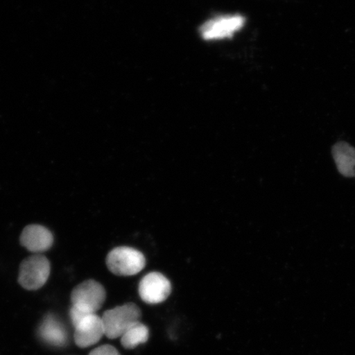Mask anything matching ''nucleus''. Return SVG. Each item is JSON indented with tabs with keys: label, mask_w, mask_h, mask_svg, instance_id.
<instances>
[{
	"label": "nucleus",
	"mask_w": 355,
	"mask_h": 355,
	"mask_svg": "<svg viewBox=\"0 0 355 355\" xmlns=\"http://www.w3.org/2000/svg\"><path fill=\"white\" fill-rule=\"evenodd\" d=\"M141 318L140 309L132 303L107 310L101 317L105 336L110 339H117L135 324L140 322Z\"/></svg>",
	"instance_id": "nucleus-1"
},
{
	"label": "nucleus",
	"mask_w": 355,
	"mask_h": 355,
	"mask_svg": "<svg viewBox=\"0 0 355 355\" xmlns=\"http://www.w3.org/2000/svg\"><path fill=\"white\" fill-rule=\"evenodd\" d=\"M111 272L117 276L130 277L139 273L145 268V257L139 250L130 247L114 248L106 259Z\"/></svg>",
	"instance_id": "nucleus-2"
},
{
	"label": "nucleus",
	"mask_w": 355,
	"mask_h": 355,
	"mask_svg": "<svg viewBox=\"0 0 355 355\" xmlns=\"http://www.w3.org/2000/svg\"><path fill=\"white\" fill-rule=\"evenodd\" d=\"M105 299V288L93 279L79 284L71 295L72 307L88 314L96 313L103 306Z\"/></svg>",
	"instance_id": "nucleus-3"
},
{
	"label": "nucleus",
	"mask_w": 355,
	"mask_h": 355,
	"mask_svg": "<svg viewBox=\"0 0 355 355\" xmlns=\"http://www.w3.org/2000/svg\"><path fill=\"white\" fill-rule=\"evenodd\" d=\"M50 274V261L46 257L35 255L22 261L19 282L26 290L37 291L46 283Z\"/></svg>",
	"instance_id": "nucleus-4"
},
{
	"label": "nucleus",
	"mask_w": 355,
	"mask_h": 355,
	"mask_svg": "<svg viewBox=\"0 0 355 355\" xmlns=\"http://www.w3.org/2000/svg\"><path fill=\"white\" fill-rule=\"evenodd\" d=\"M245 21V17L242 15L218 16L205 22L199 32L206 41L232 38L243 28Z\"/></svg>",
	"instance_id": "nucleus-5"
},
{
	"label": "nucleus",
	"mask_w": 355,
	"mask_h": 355,
	"mask_svg": "<svg viewBox=\"0 0 355 355\" xmlns=\"http://www.w3.org/2000/svg\"><path fill=\"white\" fill-rule=\"evenodd\" d=\"M139 293L145 303L161 304L170 296L171 284L162 273L150 272L141 279Z\"/></svg>",
	"instance_id": "nucleus-6"
},
{
	"label": "nucleus",
	"mask_w": 355,
	"mask_h": 355,
	"mask_svg": "<svg viewBox=\"0 0 355 355\" xmlns=\"http://www.w3.org/2000/svg\"><path fill=\"white\" fill-rule=\"evenodd\" d=\"M74 328L75 343L80 348L90 347L105 336L103 322L96 313L87 315Z\"/></svg>",
	"instance_id": "nucleus-7"
},
{
	"label": "nucleus",
	"mask_w": 355,
	"mask_h": 355,
	"mask_svg": "<svg viewBox=\"0 0 355 355\" xmlns=\"http://www.w3.org/2000/svg\"><path fill=\"white\" fill-rule=\"evenodd\" d=\"M21 245L30 252H42L50 250L54 238L50 230L42 225H31L22 232L20 237Z\"/></svg>",
	"instance_id": "nucleus-8"
},
{
	"label": "nucleus",
	"mask_w": 355,
	"mask_h": 355,
	"mask_svg": "<svg viewBox=\"0 0 355 355\" xmlns=\"http://www.w3.org/2000/svg\"><path fill=\"white\" fill-rule=\"evenodd\" d=\"M39 336L44 343L56 347H63L69 339L64 323L53 315L44 318L40 327Z\"/></svg>",
	"instance_id": "nucleus-9"
},
{
	"label": "nucleus",
	"mask_w": 355,
	"mask_h": 355,
	"mask_svg": "<svg viewBox=\"0 0 355 355\" xmlns=\"http://www.w3.org/2000/svg\"><path fill=\"white\" fill-rule=\"evenodd\" d=\"M337 168L345 177H355V148L345 141H339L332 148Z\"/></svg>",
	"instance_id": "nucleus-10"
},
{
	"label": "nucleus",
	"mask_w": 355,
	"mask_h": 355,
	"mask_svg": "<svg viewBox=\"0 0 355 355\" xmlns=\"http://www.w3.org/2000/svg\"><path fill=\"white\" fill-rule=\"evenodd\" d=\"M121 344L124 348L135 349L139 345L144 344L149 338L148 327L141 322L135 324L121 337Z\"/></svg>",
	"instance_id": "nucleus-11"
},
{
	"label": "nucleus",
	"mask_w": 355,
	"mask_h": 355,
	"mask_svg": "<svg viewBox=\"0 0 355 355\" xmlns=\"http://www.w3.org/2000/svg\"><path fill=\"white\" fill-rule=\"evenodd\" d=\"M89 355H121L112 345H105L93 349Z\"/></svg>",
	"instance_id": "nucleus-12"
}]
</instances>
